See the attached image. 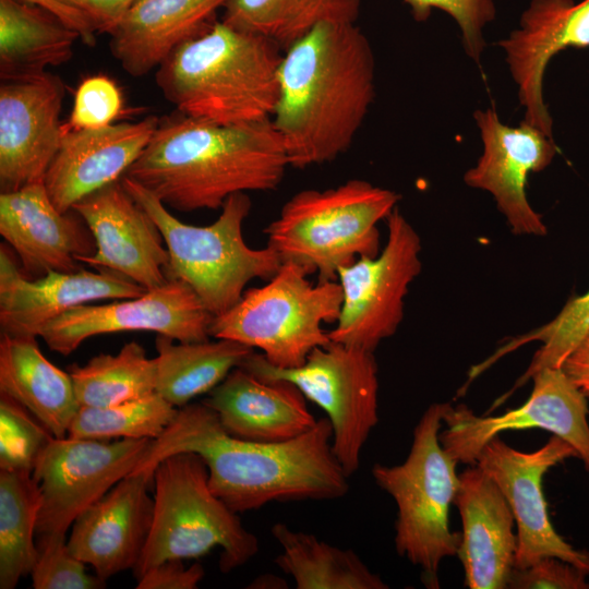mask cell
Wrapping results in <instances>:
<instances>
[{"label":"cell","instance_id":"6da1fadb","mask_svg":"<svg viewBox=\"0 0 589 589\" xmlns=\"http://www.w3.org/2000/svg\"><path fill=\"white\" fill-rule=\"evenodd\" d=\"M332 437L329 420L322 418L287 442L247 441L227 433L204 402H189L133 471L155 470L170 455L195 453L206 464L212 491L238 514L271 502L336 500L349 491V477L333 453Z\"/></svg>","mask_w":589,"mask_h":589},{"label":"cell","instance_id":"7a4b0ae2","mask_svg":"<svg viewBox=\"0 0 589 589\" xmlns=\"http://www.w3.org/2000/svg\"><path fill=\"white\" fill-rule=\"evenodd\" d=\"M375 97L373 49L356 23H323L285 50L272 123L289 166L346 153Z\"/></svg>","mask_w":589,"mask_h":589},{"label":"cell","instance_id":"3957f363","mask_svg":"<svg viewBox=\"0 0 589 589\" xmlns=\"http://www.w3.org/2000/svg\"><path fill=\"white\" fill-rule=\"evenodd\" d=\"M290 167L272 120L216 124L175 111L125 172L180 212L219 209L237 193L276 190Z\"/></svg>","mask_w":589,"mask_h":589},{"label":"cell","instance_id":"277c9868","mask_svg":"<svg viewBox=\"0 0 589 589\" xmlns=\"http://www.w3.org/2000/svg\"><path fill=\"white\" fill-rule=\"evenodd\" d=\"M281 50L261 35L216 22L156 69V85L177 111L195 119L224 125L269 120Z\"/></svg>","mask_w":589,"mask_h":589},{"label":"cell","instance_id":"5b68a950","mask_svg":"<svg viewBox=\"0 0 589 589\" xmlns=\"http://www.w3.org/2000/svg\"><path fill=\"white\" fill-rule=\"evenodd\" d=\"M400 195L362 179L292 195L265 229L267 245L283 263H293L317 280H337L341 267L380 253L377 224Z\"/></svg>","mask_w":589,"mask_h":589},{"label":"cell","instance_id":"8992f818","mask_svg":"<svg viewBox=\"0 0 589 589\" xmlns=\"http://www.w3.org/2000/svg\"><path fill=\"white\" fill-rule=\"evenodd\" d=\"M121 182L161 232L169 255L167 278L188 284L213 316L232 308L251 280H268L281 266L271 247L253 249L243 238V224L252 207L248 193L229 196L213 224L194 226L176 218L132 179L123 176Z\"/></svg>","mask_w":589,"mask_h":589},{"label":"cell","instance_id":"52a82bcc","mask_svg":"<svg viewBox=\"0 0 589 589\" xmlns=\"http://www.w3.org/2000/svg\"><path fill=\"white\" fill-rule=\"evenodd\" d=\"M153 488V524L133 569L136 579L167 560L199 558L216 546L223 573L243 566L259 552V539L212 491L200 455L182 452L164 458L155 468Z\"/></svg>","mask_w":589,"mask_h":589},{"label":"cell","instance_id":"ba28073f","mask_svg":"<svg viewBox=\"0 0 589 589\" xmlns=\"http://www.w3.org/2000/svg\"><path fill=\"white\" fill-rule=\"evenodd\" d=\"M444 402L429 406L413 430L406 460L374 465L375 483L397 506L395 546L400 556L422 570L425 586L437 588L441 562L456 556L460 532L449 529V506L459 486L455 460L440 442Z\"/></svg>","mask_w":589,"mask_h":589},{"label":"cell","instance_id":"9c48e42d","mask_svg":"<svg viewBox=\"0 0 589 589\" xmlns=\"http://www.w3.org/2000/svg\"><path fill=\"white\" fill-rule=\"evenodd\" d=\"M293 263H283L267 283L244 290L225 313L214 316L209 335L260 349L276 368L302 365L311 351L330 342L326 323H336L342 303L338 280H317Z\"/></svg>","mask_w":589,"mask_h":589},{"label":"cell","instance_id":"30bf717a","mask_svg":"<svg viewBox=\"0 0 589 589\" xmlns=\"http://www.w3.org/2000/svg\"><path fill=\"white\" fill-rule=\"evenodd\" d=\"M374 351L336 341L311 351L305 362L292 369L276 368L254 351L240 368L263 380H285L327 414L332 425L333 453L348 477L378 421V380Z\"/></svg>","mask_w":589,"mask_h":589},{"label":"cell","instance_id":"8fae6325","mask_svg":"<svg viewBox=\"0 0 589 589\" xmlns=\"http://www.w3.org/2000/svg\"><path fill=\"white\" fill-rule=\"evenodd\" d=\"M386 224L383 250L337 273L342 303L336 326L328 330L332 341L374 351L402 321L405 297L421 271V241L398 207Z\"/></svg>","mask_w":589,"mask_h":589},{"label":"cell","instance_id":"7c38bea8","mask_svg":"<svg viewBox=\"0 0 589 589\" xmlns=\"http://www.w3.org/2000/svg\"><path fill=\"white\" fill-rule=\"evenodd\" d=\"M152 441L53 437L32 471L40 490L36 537L65 536L82 512L137 467Z\"/></svg>","mask_w":589,"mask_h":589},{"label":"cell","instance_id":"4fadbf2b","mask_svg":"<svg viewBox=\"0 0 589 589\" xmlns=\"http://www.w3.org/2000/svg\"><path fill=\"white\" fill-rule=\"evenodd\" d=\"M531 380L533 388L525 404L498 416L479 417L466 405L444 402L443 448L457 462L472 466L482 447L501 433L541 429L570 444L589 472L588 397L562 368H544Z\"/></svg>","mask_w":589,"mask_h":589},{"label":"cell","instance_id":"5bb4252c","mask_svg":"<svg viewBox=\"0 0 589 589\" xmlns=\"http://www.w3.org/2000/svg\"><path fill=\"white\" fill-rule=\"evenodd\" d=\"M570 457H577L574 447L553 434L534 452L513 448L498 436L479 452L476 465L497 484L515 518L514 568H526L542 557L554 556L589 575V552L575 549L556 532L542 488L543 476Z\"/></svg>","mask_w":589,"mask_h":589},{"label":"cell","instance_id":"9a60e30c","mask_svg":"<svg viewBox=\"0 0 589 589\" xmlns=\"http://www.w3.org/2000/svg\"><path fill=\"white\" fill-rule=\"evenodd\" d=\"M213 315L192 288L168 279L142 296L74 306L39 332L50 350L69 356L87 338L120 332H155L177 341L208 340Z\"/></svg>","mask_w":589,"mask_h":589},{"label":"cell","instance_id":"2e32d148","mask_svg":"<svg viewBox=\"0 0 589 589\" xmlns=\"http://www.w3.org/2000/svg\"><path fill=\"white\" fill-rule=\"evenodd\" d=\"M482 155L464 176L465 183L489 192L515 235L544 236L546 227L527 200L528 175L544 170L556 155L553 137L522 120L504 124L494 108L477 109Z\"/></svg>","mask_w":589,"mask_h":589},{"label":"cell","instance_id":"e0dca14e","mask_svg":"<svg viewBox=\"0 0 589 589\" xmlns=\"http://www.w3.org/2000/svg\"><path fill=\"white\" fill-rule=\"evenodd\" d=\"M65 85L49 72L0 85V189L44 182L62 137Z\"/></svg>","mask_w":589,"mask_h":589},{"label":"cell","instance_id":"ac0fdd59","mask_svg":"<svg viewBox=\"0 0 589 589\" xmlns=\"http://www.w3.org/2000/svg\"><path fill=\"white\" fill-rule=\"evenodd\" d=\"M72 209L96 243V251L79 262L120 274L146 290L168 280L169 255L161 232L121 179L82 199Z\"/></svg>","mask_w":589,"mask_h":589},{"label":"cell","instance_id":"d6986e66","mask_svg":"<svg viewBox=\"0 0 589 589\" xmlns=\"http://www.w3.org/2000/svg\"><path fill=\"white\" fill-rule=\"evenodd\" d=\"M496 44L518 87L524 120L553 137L543 97L545 69L564 49L589 48V0H531L518 26Z\"/></svg>","mask_w":589,"mask_h":589},{"label":"cell","instance_id":"ffe728a7","mask_svg":"<svg viewBox=\"0 0 589 589\" xmlns=\"http://www.w3.org/2000/svg\"><path fill=\"white\" fill-rule=\"evenodd\" d=\"M154 469L133 471L82 512L67 540L71 553L104 580L134 569L154 516Z\"/></svg>","mask_w":589,"mask_h":589},{"label":"cell","instance_id":"44dd1931","mask_svg":"<svg viewBox=\"0 0 589 589\" xmlns=\"http://www.w3.org/2000/svg\"><path fill=\"white\" fill-rule=\"evenodd\" d=\"M146 289L111 271L49 272L29 280L8 250L0 248V326L2 334L38 337L68 310L99 300L136 298Z\"/></svg>","mask_w":589,"mask_h":589},{"label":"cell","instance_id":"7402d4cb","mask_svg":"<svg viewBox=\"0 0 589 589\" xmlns=\"http://www.w3.org/2000/svg\"><path fill=\"white\" fill-rule=\"evenodd\" d=\"M159 123L149 116L100 129L62 125L59 149L44 184L52 203L67 213L82 199L120 180L140 157Z\"/></svg>","mask_w":589,"mask_h":589},{"label":"cell","instance_id":"603a6c76","mask_svg":"<svg viewBox=\"0 0 589 589\" xmlns=\"http://www.w3.org/2000/svg\"><path fill=\"white\" fill-rule=\"evenodd\" d=\"M0 235L17 254L26 274L79 271V259L96 251L95 239L73 209L61 213L44 182L0 194Z\"/></svg>","mask_w":589,"mask_h":589},{"label":"cell","instance_id":"cb8c5ba5","mask_svg":"<svg viewBox=\"0 0 589 589\" xmlns=\"http://www.w3.org/2000/svg\"><path fill=\"white\" fill-rule=\"evenodd\" d=\"M461 522L457 556L470 589H505L517 550L515 518L497 484L477 465L459 474L454 498Z\"/></svg>","mask_w":589,"mask_h":589},{"label":"cell","instance_id":"d4e9b609","mask_svg":"<svg viewBox=\"0 0 589 589\" xmlns=\"http://www.w3.org/2000/svg\"><path fill=\"white\" fill-rule=\"evenodd\" d=\"M305 400L294 384L263 380L239 366L202 402L216 412L230 435L259 443H281L315 426L317 420Z\"/></svg>","mask_w":589,"mask_h":589},{"label":"cell","instance_id":"484cf974","mask_svg":"<svg viewBox=\"0 0 589 589\" xmlns=\"http://www.w3.org/2000/svg\"><path fill=\"white\" fill-rule=\"evenodd\" d=\"M230 0H136L109 35V48L133 77L157 69L179 46L206 33Z\"/></svg>","mask_w":589,"mask_h":589},{"label":"cell","instance_id":"4316f807","mask_svg":"<svg viewBox=\"0 0 589 589\" xmlns=\"http://www.w3.org/2000/svg\"><path fill=\"white\" fill-rule=\"evenodd\" d=\"M0 393L24 406L55 437L68 435L81 407L70 373L44 356L35 336L1 333Z\"/></svg>","mask_w":589,"mask_h":589},{"label":"cell","instance_id":"83f0119b","mask_svg":"<svg viewBox=\"0 0 589 589\" xmlns=\"http://www.w3.org/2000/svg\"><path fill=\"white\" fill-rule=\"evenodd\" d=\"M80 35L55 14L22 0H0V76L46 72L73 56Z\"/></svg>","mask_w":589,"mask_h":589},{"label":"cell","instance_id":"f1b7e54d","mask_svg":"<svg viewBox=\"0 0 589 589\" xmlns=\"http://www.w3.org/2000/svg\"><path fill=\"white\" fill-rule=\"evenodd\" d=\"M155 347L156 393L177 408L208 394L254 351L230 339L176 344L164 335L157 336Z\"/></svg>","mask_w":589,"mask_h":589},{"label":"cell","instance_id":"f546056e","mask_svg":"<svg viewBox=\"0 0 589 589\" xmlns=\"http://www.w3.org/2000/svg\"><path fill=\"white\" fill-rule=\"evenodd\" d=\"M272 534L281 548L276 565L297 589H387L388 585L350 549H340L312 533L277 522Z\"/></svg>","mask_w":589,"mask_h":589},{"label":"cell","instance_id":"4dcf8cb0","mask_svg":"<svg viewBox=\"0 0 589 589\" xmlns=\"http://www.w3.org/2000/svg\"><path fill=\"white\" fill-rule=\"evenodd\" d=\"M360 4V0H230L221 22L286 50L320 24L356 23Z\"/></svg>","mask_w":589,"mask_h":589},{"label":"cell","instance_id":"1f68e13d","mask_svg":"<svg viewBox=\"0 0 589 589\" xmlns=\"http://www.w3.org/2000/svg\"><path fill=\"white\" fill-rule=\"evenodd\" d=\"M40 490L32 471L0 469V589H14L31 575Z\"/></svg>","mask_w":589,"mask_h":589},{"label":"cell","instance_id":"d6a6232c","mask_svg":"<svg viewBox=\"0 0 589 589\" xmlns=\"http://www.w3.org/2000/svg\"><path fill=\"white\" fill-rule=\"evenodd\" d=\"M81 406L110 407L156 393V361L136 341L116 354L99 353L68 368Z\"/></svg>","mask_w":589,"mask_h":589},{"label":"cell","instance_id":"836d02e7","mask_svg":"<svg viewBox=\"0 0 589 589\" xmlns=\"http://www.w3.org/2000/svg\"><path fill=\"white\" fill-rule=\"evenodd\" d=\"M589 329V290L582 296L569 300L560 313L549 323L524 335L512 338L497 348L489 358L476 364L474 369L482 374L504 356L521 346L540 341L542 346L534 353L527 370L514 386L500 397L505 401L516 389L525 385L532 376L544 368H561L568 354L578 345Z\"/></svg>","mask_w":589,"mask_h":589},{"label":"cell","instance_id":"e575fe53","mask_svg":"<svg viewBox=\"0 0 589 589\" xmlns=\"http://www.w3.org/2000/svg\"><path fill=\"white\" fill-rule=\"evenodd\" d=\"M177 412L178 408L158 393L110 407L81 406L67 436L98 441L155 440Z\"/></svg>","mask_w":589,"mask_h":589},{"label":"cell","instance_id":"d590c367","mask_svg":"<svg viewBox=\"0 0 589 589\" xmlns=\"http://www.w3.org/2000/svg\"><path fill=\"white\" fill-rule=\"evenodd\" d=\"M53 437L24 406L0 393V469L33 471Z\"/></svg>","mask_w":589,"mask_h":589},{"label":"cell","instance_id":"8d00e7d4","mask_svg":"<svg viewBox=\"0 0 589 589\" xmlns=\"http://www.w3.org/2000/svg\"><path fill=\"white\" fill-rule=\"evenodd\" d=\"M37 556L31 572L35 589H99L106 580L91 576L85 563L68 548L65 536L36 537Z\"/></svg>","mask_w":589,"mask_h":589},{"label":"cell","instance_id":"74e56055","mask_svg":"<svg viewBox=\"0 0 589 589\" xmlns=\"http://www.w3.org/2000/svg\"><path fill=\"white\" fill-rule=\"evenodd\" d=\"M417 22H424L433 9L447 13L458 25L462 47L480 64L485 48L484 28L494 21V0H402Z\"/></svg>","mask_w":589,"mask_h":589},{"label":"cell","instance_id":"f35d334b","mask_svg":"<svg viewBox=\"0 0 589 589\" xmlns=\"http://www.w3.org/2000/svg\"><path fill=\"white\" fill-rule=\"evenodd\" d=\"M122 105L121 91L111 79L105 75L86 77L75 91L65 127L74 130L108 127L120 115Z\"/></svg>","mask_w":589,"mask_h":589},{"label":"cell","instance_id":"ab89813d","mask_svg":"<svg viewBox=\"0 0 589 589\" xmlns=\"http://www.w3.org/2000/svg\"><path fill=\"white\" fill-rule=\"evenodd\" d=\"M589 575L575 565L554 556L542 557L529 567L513 568L510 589H589Z\"/></svg>","mask_w":589,"mask_h":589},{"label":"cell","instance_id":"60d3db41","mask_svg":"<svg viewBox=\"0 0 589 589\" xmlns=\"http://www.w3.org/2000/svg\"><path fill=\"white\" fill-rule=\"evenodd\" d=\"M205 572L200 563L185 567L182 560H167L137 578V589H196Z\"/></svg>","mask_w":589,"mask_h":589},{"label":"cell","instance_id":"b9f144b4","mask_svg":"<svg viewBox=\"0 0 589 589\" xmlns=\"http://www.w3.org/2000/svg\"><path fill=\"white\" fill-rule=\"evenodd\" d=\"M82 12L97 34L110 35L136 0H59Z\"/></svg>","mask_w":589,"mask_h":589},{"label":"cell","instance_id":"7bdbcfd3","mask_svg":"<svg viewBox=\"0 0 589 589\" xmlns=\"http://www.w3.org/2000/svg\"><path fill=\"white\" fill-rule=\"evenodd\" d=\"M39 7L59 17L65 25L74 29L81 40L87 46L96 44V31L91 21L79 10L73 9L59 0H22Z\"/></svg>","mask_w":589,"mask_h":589},{"label":"cell","instance_id":"ee69618b","mask_svg":"<svg viewBox=\"0 0 589 589\" xmlns=\"http://www.w3.org/2000/svg\"><path fill=\"white\" fill-rule=\"evenodd\" d=\"M561 368L578 388L589 390V329Z\"/></svg>","mask_w":589,"mask_h":589},{"label":"cell","instance_id":"f6af8a7d","mask_svg":"<svg viewBox=\"0 0 589 589\" xmlns=\"http://www.w3.org/2000/svg\"><path fill=\"white\" fill-rule=\"evenodd\" d=\"M585 395L589 398V390L588 392H584Z\"/></svg>","mask_w":589,"mask_h":589}]
</instances>
